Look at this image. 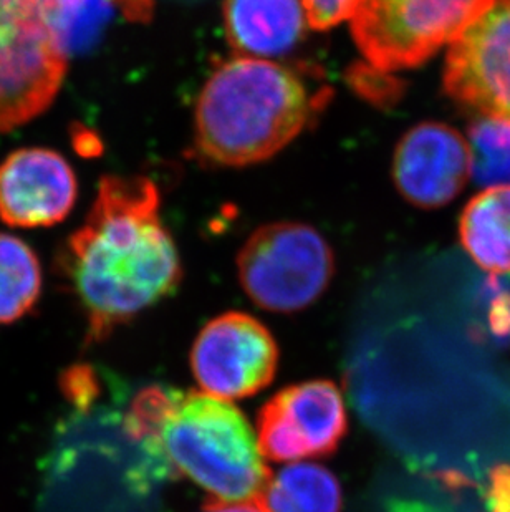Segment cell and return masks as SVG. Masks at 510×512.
Returning a JSON list of instances; mask_svg holds the SVG:
<instances>
[{
    "label": "cell",
    "mask_w": 510,
    "mask_h": 512,
    "mask_svg": "<svg viewBox=\"0 0 510 512\" xmlns=\"http://www.w3.org/2000/svg\"><path fill=\"white\" fill-rule=\"evenodd\" d=\"M161 194L145 176H105L85 223L68 239L62 267L87 317L88 342L168 299L183 266L164 226Z\"/></svg>",
    "instance_id": "1"
},
{
    "label": "cell",
    "mask_w": 510,
    "mask_h": 512,
    "mask_svg": "<svg viewBox=\"0 0 510 512\" xmlns=\"http://www.w3.org/2000/svg\"><path fill=\"white\" fill-rule=\"evenodd\" d=\"M123 428L163 478L189 479L212 501L259 499L269 479L257 435L231 401L150 385L136 393Z\"/></svg>",
    "instance_id": "2"
},
{
    "label": "cell",
    "mask_w": 510,
    "mask_h": 512,
    "mask_svg": "<svg viewBox=\"0 0 510 512\" xmlns=\"http://www.w3.org/2000/svg\"><path fill=\"white\" fill-rule=\"evenodd\" d=\"M294 68L265 58L222 62L199 93L194 153L207 165L244 168L274 158L328 103Z\"/></svg>",
    "instance_id": "3"
},
{
    "label": "cell",
    "mask_w": 510,
    "mask_h": 512,
    "mask_svg": "<svg viewBox=\"0 0 510 512\" xmlns=\"http://www.w3.org/2000/svg\"><path fill=\"white\" fill-rule=\"evenodd\" d=\"M497 0H355L350 29L366 63L393 73L419 67Z\"/></svg>",
    "instance_id": "4"
},
{
    "label": "cell",
    "mask_w": 510,
    "mask_h": 512,
    "mask_svg": "<svg viewBox=\"0 0 510 512\" xmlns=\"http://www.w3.org/2000/svg\"><path fill=\"white\" fill-rule=\"evenodd\" d=\"M237 276L260 309L294 314L315 304L330 287L335 256L327 239L310 224H265L237 254Z\"/></svg>",
    "instance_id": "5"
},
{
    "label": "cell",
    "mask_w": 510,
    "mask_h": 512,
    "mask_svg": "<svg viewBox=\"0 0 510 512\" xmlns=\"http://www.w3.org/2000/svg\"><path fill=\"white\" fill-rule=\"evenodd\" d=\"M67 60L45 25L39 0H0V133L50 107Z\"/></svg>",
    "instance_id": "6"
},
{
    "label": "cell",
    "mask_w": 510,
    "mask_h": 512,
    "mask_svg": "<svg viewBox=\"0 0 510 512\" xmlns=\"http://www.w3.org/2000/svg\"><path fill=\"white\" fill-rule=\"evenodd\" d=\"M347 433V405L330 380H310L280 390L260 408L255 423L260 453L272 463L333 455Z\"/></svg>",
    "instance_id": "7"
},
{
    "label": "cell",
    "mask_w": 510,
    "mask_h": 512,
    "mask_svg": "<svg viewBox=\"0 0 510 512\" xmlns=\"http://www.w3.org/2000/svg\"><path fill=\"white\" fill-rule=\"evenodd\" d=\"M189 360L204 393L241 400L269 387L279 367V347L260 320L244 312H226L204 325Z\"/></svg>",
    "instance_id": "8"
},
{
    "label": "cell",
    "mask_w": 510,
    "mask_h": 512,
    "mask_svg": "<svg viewBox=\"0 0 510 512\" xmlns=\"http://www.w3.org/2000/svg\"><path fill=\"white\" fill-rule=\"evenodd\" d=\"M444 90L466 107L510 120V0H497L449 45Z\"/></svg>",
    "instance_id": "9"
},
{
    "label": "cell",
    "mask_w": 510,
    "mask_h": 512,
    "mask_svg": "<svg viewBox=\"0 0 510 512\" xmlns=\"http://www.w3.org/2000/svg\"><path fill=\"white\" fill-rule=\"evenodd\" d=\"M471 176V151L451 126L424 121L401 138L393 156V179L416 208L438 209L453 201Z\"/></svg>",
    "instance_id": "10"
},
{
    "label": "cell",
    "mask_w": 510,
    "mask_h": 512,
    "mask_svg": "<svg viewBox=\"0 0 510 512\" xmlns=\"http://www.w3.org/2000/svg\"><path fill=\"white\" fill-rule=\"evenodd\" d=\"M77 176L57 151L22 148L0 165V219L14 228H47L67 218Z\"/></svg>",
    "instance_id": "11"
},
{
    "label": "cell",
    "mask_w": 510,
    "mask_h": 512,
    "mask_svg": "<svg viewBox=\"0 0 510 512\" xmlns=\"http://www.w3.org/2000/svg\"><path fill=\"white\" fill-rule=\"evenodd\" d=\"M222 17L229 45L252 58L287 54L308 25L304 0H224Z\"/></svg>",
    "instance_id": "12"
},
{
    "label": "cell",
    "mask_w": 510,
    "mask_h": 512,
    "mask_svg": "<svg viewBox=\"0 0 510 512\" xmlns=\"http://www.w3.org/2000/svg\"><path fill=\"white\" fill-rule=\"evenodd\" d=\"M461 242L474 261L492 276L510 274V186L489 188L464 208Z\"/></svg>",
    "instance_id": "13"
},
{
    "label": "cell",
    "mask_w": 510,
    "mask_h": 512,
    "mask_svg": "<svg viewBox=\"0 0 510 512\" xmlns=\"http://www.w3.org/2000/svg\"><path fill=\"white\" fill-rule=\"evenodd\" d=\"M259 501L267 512H342L343 493L330 469L299 461L270 473Z\"/></svg>",
    "instance_id": "14"
},
{
    "label": "cell",
    "mask_w": 510,
    "mask_h": 512,
    "mask_svg": "<svg viewBox=\"0 0 510 512\" xmlns=\"http://www.w3.org/2000/svg\"><path fill=\"white\" fill-rule=\"evenodd\" d=\"M42 292V269L22 239L0 234V325L29 314Z\"/></svg>",
    "instance_id": "15"
},
{
    "label": "cell",
    "mask_w": 510,
    "mask_h": 512,
    "mask_svg": "<svg viewBox=\"0 0 510 512\" xmlns=\"http://www.w3.org/2000/svg\"><path fill=\"white\" fill-rule=\"evenodd\" d=\"M50 34L67 58L90 49L116 12L113 0H39Z\"/></svg>",
    "instance_id": "16"
},
{
    "label": "cell",
    "mask_w": 510,
    "mask_h": 512,
    "mask_svg": "<svg viewBox=\"0 0 510 512\" xmlns=\"http://www.w3.org/2000/svg\"><path fill=\"white\" fill-rule=\"evenodd\" d=\"M471 176L482 188L510 186V120L486 116L469 130Z\"/></svg>",
    "instance_id": "17"
},
{
    "label": "cell",
    "mask_w": 510,
    "mask_h": 512,
    "mask_svg": "<svg viewBox=\"0 0 510 512\" xmlns=\"http://www.w3.org/2000/svg\"><path fill=\"white\" fill-rule=\"evenodd\" d=\"M477 329L482 339L510 345V274L491 276L484 282Z\"/></svg>",
    "instance_id": "18"
},
{
    "label": "cell",
    "mask_w": 510,
    "mask_h": 512,
    "mask_svg": "<svg viewBox=\"0 0 510 512\" xmlns=\"http://www.w3.org/2000/svg\"><path fill=\"white\" fill-rule=\"evenodd\" d=\"M347 82L353 92L376 107L393 105L403 92L400 80L365 62L353 63L348 67Z\"/></svg>",
    "instance_id": "19"
},
{
    "label": "cell",
    "mask_w": 510,
    "mask_h": 512,
    "mask_svg": "<svg viewBox=\"0 0 510 512\" xmlns=\"http://www.w3.org/2000/svg\"><path fill=\"white\" fill-rule=\"evenodd\" d=\"M355 0H304L307 22L313 30L323 32L350 19Z\"/></svg>",
    "instance_id": "20"
},
{
    "label": "cell",
    "mask_w": 510,
    "mask_h": 512,
    "mask_svg": "<svg viewBox=\"0 0 510 512\" xmlns=\"http://www.w3.org/2000/svg\"><path fill=\"white\" fill-rule=\"evenodd\" d=\"M484 499L487 511L510 512V464H497L492 469Z\"/></svg>",
    "instance_id": "21"
},
{
    "label": "cell",
    "mask_w": 510,
    "mask_h": 512,
    "mask_svg": "<svg viewBox=\"0 0 510 512\" xmlns=\"http://www.w3.org/2000/svg\"><path fill=\"white\" fill-rule=\"evenodd\" d=\"M115 9L130 22L148 24L154 15V0H113Z\"/></svg>",
    "instance_id": "22"
},
{
    "label": "cell",
    "mask_w": 510,
    "mask_h": 512,
    "mask_svg": "<svg viewBox=\"0 0 510 512\" xmlns=\"http://www.w3.org/2000/svg\"><path fill=\"white\" fill-rule=\"evenodd\" d=\"M199 512H267L259 499L241 501V503H222L209 499Z\"/></svg>",
    "instance_id": "23"
}]
</instances>
